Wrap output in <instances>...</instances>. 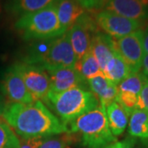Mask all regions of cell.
<instances>
[{"instance_id":"cell-8","label":"cell","mask_w":148,"mask_h":148,"mask_svg":"<svg viewBox=\"0 0 148 148\" xmlns=\"http://www.w3.org/2000/svg\"><path fill=\"white\" fill-rule=\"evenodd\" d=\"M69 38L77 59L82 58L90 49L92 39L100 32L94 16L86 12L69 31Z\"/></svg>"},{"instance_id":"cell-12","label":"cell","mask_w":148,"mask_h":148,"mask_svg":"<svg viewBox=\"0 0 148 148\" xmlns=\"http://www.w3.org/2000/svg\"><path fill=\"white\" fill-rule=\"evenodd\" d=\"M103 9L136 21L148 19V0H111Z\"/></svg>"},{"instance_id":"cell-17","label":"cell","mask_w":148,"mask_h":148,"mask_svg":"<svg viewBox=\"0 0 148 148\" xmlns=\"http://www.w3.org/2000/svg\"><path fill=\"white\" fill-rule=\"evenodd\" d=\"M58 0H6L5 8L14 16H20L54 5Z\"/></svg>"},{"instance_id":"cell-16","label":"cell","mask_w":148,"mask_h":148,"mask_svg":"<svg viewBox=\"0 0 148 148\" xmlns=\"http://www.w3.org/2000/svg\"><path fill=\"white\" fill-rule=\"evenodd\" d=\"M106 112L111 132L115 137L120 136L127 127L131 114L117 101L106 107Z\"/></svg>"},{"instance_id":"cell-1","label":"cell","mask_w":148,"mask_h":148,"mask_svg":"<svg viewBox=\"0 0 148 148\" xmlns=\"http://www.w3.org/2000/svg\"><path fill=\"white\" fill-rule=\"evenodd\" d=\"M3 119L21 138H44L68 132V128L42 101L6 103Z\"/></svg>"},{"instance_id":"cell-7","label":"cell","mask_w":148,"mask_h":148,"mask_svg":"<svg viewBox=\"0 0 148 148\" xmlns=\"http://www.w3.org/2000/svg\"><path fill=\"white\" fill-rule=\"evenodd\" d=\"M114 45L116 52L125 61L131 73L140 72L145 55L143 30L140 29L125 36L114 39Z\"/></svg>"},{"instance_id":"cell-23","label":"cell","mask_w":148,"mask_h":148,"mask_svg":"<svg viewBox=\"0 0 148 148\" xmlns=\"http://www.w3.org/2000/svg\"><path fill=\"white\" fill-rule=\"evenodd\" d=\"M20 140L12 128L0 119V148H19Z\"/></svg>"},{"instance_id":"cell-13","label":"cell","mask_w":148,"mask_h":148,"mask_svg":"<svg viewBox=\"0 0 148 148\" xmlns=\"http://www.w3.org/2000/svg\"><path fill=\"white\" fill-rule=\"evenodd\" d=\"M87 84L90 91L98 99L101 107L106 109L111 103L116 101L119 94L118 86L107 79L103 73L89 78Z\"/></svg>"},{"instance_id":"cell-25","label":"cell","mask_w":148,"mask_h":148,"mask_svg":"<svg viewBox=\"0 0 148 148\" xmlns=\"http://www.w3.org/2000/svg\"><path fill=\"white\" fill-rule=\"evenodd\" d=\"M19 148H39L40 138H20Z\"/></svg>"},{"instance_id":"cell-22","label":"cell","mask_w":148,"mask_h":148,"mask_svg":"<svg viewBox=\"0 0 148 148\" xmlns=\"http://www.w3.org/2000/svg\"><path fill=\"white\" fill-rule=\"evenodd\" d=\"M75 139V135L69 132L40 138L39 148H69V146Z\"/></svg>"},{"instance_id":"cell-30","label":"cell","mask_w":148,"mask_h":148,"mask_svg":"<svg viewBox=\"0 0 148 148\" xmlns=\"http://www.w3.org/2000/svg\"><path fill=\"white\" fill-rule=\"evenodd\" d=\"M6 102L4 100L3 95L0 94V119H3V111L5 109Z\"/></svg>"},{"instance_id":"cell-4","label":"cell","mask_w":148,"mask_h":148,"mask_svg":"<svg viewBox=\"0 0 148 148\" xmlns=\"http://www.w3.org/2000/svg\"><path fill=\"white\" fill-rule=\"evenodd\" d=\"M45 105L50 107L59 120L67 125L98 108L100 103L90 90L74 87L59 93H49Z\"/></svg>"},{"instance_id":"cell-21","label":"cell","mask_w":148,"mask_h":148,"mask_svg":"<svg viewBox=\"0 0 148 148\" xmlns=\"http://www.w3.org/2000/svg\"><path fill=\"white\" fill-rule=\"evenodd\" d=\"M146 76L138 73H131L123 81L118 85L119 92H127L134 95H140L143 89Z\"/></svg>"},{"instance_id":"cell-10","label":"cell","mask_w":148,"mask_h":148,"mask_svg":"<svg viewBox=\"0 0 148 148\" xmlns=\"http://www.w3.org/2000/svg\"><path fill=\"white\" fill-rule=\"evenodd\" d=\"M0 89L9 102L31 104L35 101L14 65L5 71L0 82Z\"/></svg>"},{"instance_id":"cell-6","label":"cell","mask_w":148,"mask_h":148,"mask_svg":"<svg viewBox=\"0 0 148 148\" xmlns=\"http://www.w3.org/2000/svg\"><path fill=\"white\" fill-rule=\"evenodd\" d=\"M13 65L34 100L42 101L45 104L50 90V80L47 72L40 66L24 62Z\"/></svg>"},{"instance_id":"cell-29","label":"cell","mask_w":148,"mask_h":148,"mask_svg":"<svg viewBox=\"0 0 148 148\" xmlns=\"http://www.w3.org/2000/svg\"><path fill=\"white\" fill-rule=\"evenodd\" d=\"M142 70H143V73L144 74V76H146L148 78V54H145L143 57Z\"/></svg>"},{"instance_id":"cell-28","label":"cell","mask_w":148,"mask_h":148,"mask_svg":"<svg viewBox=\"0 0 148 148\" xmlns=\"http://www.w3.org/2000/svg\"><path fill=\"white\" fill-rule=\"evenodd\" d=\"M143 49L145 54H148V27L143 31Z\"/></svg>"},{"instance_id":"cell-15","label":"cell","mask_w":148,"mask_h":148,"mask_svg":"<svg viewBox=\"0 0 148 148\" xmlns=\"http://www.w3.org/2000/svg\"><path fill=\"white\" fill-rule=\"evenodd\" d=\"M54 6L59 23L65 32H68L86 12L77 0H58Z\"/></svg>"},{"instance_id":"cell-20","label":"cell","mask_w":148,"mask_h":148,"mask_svg":"<svg viewBox=\"0 0 148 148\" xmlns=\"http://www.w3.org/2000/svg\"><path fill=\"white\" fill-rule=\"evenodd\" d=\"M74 69L86 81L92 77H95V75L102 73L99 63L92 54L90 49L82 58L77 60Z\"/></svg>"},{"instance_id":"cell-33","label":"cell","mask_w":148,"mask_h":148,"mask_svg":"<svg viewBox=\"0 0 148 148\" xmlns=\"http://www.w3.org/2000/svg\"><path fill=\"white\" fill-rule=\"evenodd\" d=\"M0 12H1V4H0Z\"/></svg>"},{"instance_id":"cell-32","label":"cell","mask_w":148,"mask_h":148,"mask_svg":"<svg viewBox=\"0 0 148 148\" xmlns=\"http://www.w3.org/2000/svg\"><path fill=\"white\" fill-rule=\"evenodd\" d=\"M143 141L144 142L137 148H148V139H143Z\"/></svg>"},{"instance_id":"cell-14","label":"cell","mask_w":148,"mask_h":148,"mask_svg":"<svg viewBox=\"0 0 148 148\" xmlns=\"http://www.w3.org/2000/svg\"><path fill=\"white\" fill-rule=\"evenodd\" d=\"M90 51L99 63L101 71H103L107 63L116 53L114 39L104 32H98L92 39Z\"/></svg>"},{"instance_id":"cell-24","label":"cell","mask_w":148,"mask_h":148,"mask_svg":"<svg viewBox=\"0 0 148 148\" xmlns=\"http://www.w3.org/2000/svg\"><path fill=\"white\" fill-rule=\"evenodd\" d=\"M137 139L133 137H127L123 141H116L108 145L106 148H134Z\"/></svg>"},{"instance_id":"cell-5","label":"cell","mask_w":148,"mask_h":148,"mask_svg":"<svg viewBox=\"0 0 148 148\" xmlns=\"http://www.w3.org/2000/svg\"><path fill=\"white\" fill-rule=\"evenodd\" d=\"M14 28L26 41L50 40L67 32L59 23L54 5L20 16Z\"/></svg>"},{"instance_id":"cell-3","label":"cell","mask_w":148,"mask_h":148,"mask_svg":"<svg viewBox=\"0 0 148 148\" xmlns=\"http://www.w3.org/2000/svg\"><path fill=\"white\" fill-rule=\"evenodd\" d=\"M68 132L77 135L84 148H106L117 141L111 132L106 109L99 106L66 125Z\"/></svg>"},{"instance_id":"cell-2","label":"cell","mask_w":148,"mask_h":148,"mask_svg":"<svg viewBox=\"0 0 148 148\" xmlns=\"http://www.w3.org/2000/svg\"><path fill=\"white\" fill-rule=\"evenodd\" d=\"M77 60L67 32L57 38L36 41L23 62L46 70L59 67L74 68Z\"/></svg>"},{"instance_id":"cell-19","label":"cell","mask_w":148,"mask_h":148,"mask_svg":"<svg viewBox=\"0 0 148 148\" xmlns=\"http://www.w3.org/2000/svg\"><path fill=\"white\" fill-rule=\"evenodd\" d=\"M128 133L131 137L148 139V111L137 109L130 114Z\"/></svg>"},{"instance_id":"cell-31","label":"cell","mask_w":148,"mask_h":148,"mask_svg":"<svg viewBox=\"0 0 148 148\" xmlns=\"http://www.w3.org/2000/svg\"><path fill=\"white\" fill-rule=\"evenodd\" d=\"M111 0H96V3H97V11H100L103 9L105 8V6L110 3Z\"/></svg>"},{"instance_id":"cell-27","label":"cell","mask_w":148,"mask_h":148,"mask_svg":"<svg viewBox=\"0 0 148 148\" xmlns=\"http://www.w3.org/2000/svg\"><path fill=\"white\" fill-rule=\"evenodd\" d=\"M77 1L86 12L97 11L96 0H77Z\"/></svg>"},{"instance_id":"cell-26","label":"cell","mask_w":148,"mask_h":148,"mask_svg":"<svg viewBox=\"0 0 148 148\" xmlns=\"http://www.w3.org/2000/svg\"><path fill=\"white\" fill-rule=\"evenodd\" d=\"M141 97V103H142V108L143 110L148 111V78L146 77L144 84H143V89L140 94Z\"/></svg>"},{"instance_id":"cell-9","label":"cell","mask_w":148,"mask_h":148,"mask_svg":"<svg viewBox=\"0 0 148 148\" xmlns=\"http://www.w3.org/2000/svg\"><path fill=\"white\" fill-rule=\"evenodd\" d=\"M94 18L100 30L114 39L127 36L140 30L143 26L142 21L129 19L106 9L96 12Z\"/></svg>"},{"instance_id":"cell-18","label":"cell","mask_w":148,"mask_h":148,"mask_svg":"<svg viewBox=\"0 0 148 148\" xmlns=\"http://www.w3.org/2000/svg\"><path fill=\"white\" fill-rule=\"evenodd\" d=\"M102 73L107 79L118 86L131 73V70L125 61L116 52L113 58L107 63Z\"/></svg>"},{"instance_id":"cell-11","label":"cell","mask_w":148,"mask_h":148,"mask_svg":"<svg viewBox=\"0 0 148 148\" xmlns=\"http://www.w3.org/2000/svg\"><path fill=\"white\" fill-rule=\"evenodd\" d=\"M45 71L50 80L49 93H59L74 87L90 90L87 81L74 68L59 67L46 69Z\"/></svg>"}]
</instances>
